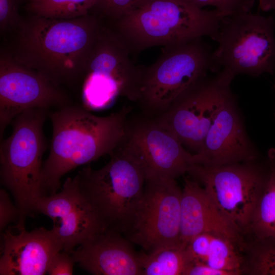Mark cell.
I'll return each mask as SVG.
<instances>
[{"label":"cell","mask_w":275,"mask_h":275,"mask_svg":"<svg viewBox=\"0 0 275 275\" xmlns=\"http://www.w3.org/2000/svg\"><path fill=\"white\" fill-rule=\"evenodd\" d=\"M115 31L102 26L88 59L84 76L83 97L93 108L108 106L118 97L136 101L139 66Z\"/></svg>","instance_id":"9c48e42d"},{"label":"cell","mask_w":275,"mask_h":275,"mask_svg":"<svg viewBox=\"0 0 275 275\" xmlns=\"http://www.w3.org/2000/svg\"><path fill=\"white\" fill-rule=\"evenodd\" d=\"M226 16L216 9L204 10L191 0H149L114 22L113 29L131 54L157 45H180L216 34Z\"/></svg>","instance_id":"3957f363"},{"label":"cell","mask_w":275,"mask_h":275,"mask_svg":"<svg viewBox=\"0 0 275 275\" xmlns=\"http://www.w3.org/2000/svg\"><path fill=\"white\" fill-rule=\"evenodd\" d=\"M142 275H184L190 259L186 245H168L138 253Z\"/></svg>","instance_id":"44dd1931"},{"label":"cell","mask_w":275,"mask_h":275,"mask_svg":"<svg viewBox=\"0 0 275 275\" xmlns=\"http://www.w3.org/2000/svg\"><path fill=\"white\" fill-rule=\"evenodd\" d=\"M23 0H0V29L1 32L18 28L22 19L19 10Z\"/></svg>","instance_id":"484cf974"},{"label":"cell","mask_w":275,"mask_h":275,"mask_svg":"<svg viewBox=\"0 0 275 275\" xmlns=\"http://www.w3.org/2000/svg\"><path fill=\"white\" fill-rule=\"evenodd\" d=\"M102 25L96 16L58 19L31 14L17 28L10 53L18 62L60 86L84 78Z\"/></svg>","instance_id":"6da1fadb"},{"label":"cell","mask_w":275,"mask_h":275,"mask_svg":"<svg viewBox=\"0 0 275 275\" xmlns=\"http://www.w3.org/2000/svg\"><path fill=\"white\" fill-rule=\"evenodd\" d=\"M130 108L124 106L106 116L71 104L49 112L52 135L49 153L43 163L45 196L61 187L66 173L109 154L124 140Z\"/></svg>","instance_id":"7a4b0ae2"},{"label":"cell","mask_w":275,"mask_h":275,"mask_svg":"<svg viewBox=\"0 0 275 275\" xmlns=\"http://www.w3.org/2000/svg\"><path fill=\"white\" fill-rule=\"evenodd\" d=\"M181 195L175 179L146 180L132 225L126 233L129 240L146 252L182 244Z\"/></svg>","instance_id":"8fae6325"},{"label":"cell","mask_w":275,"mask_h":275,"mask_svg":"<svg viewBox=\"0 0 275 275\" xmlns=\"http://www.w3.org/2000/svg\"><path fill=\"white\" fill-rule=\"evenodd\" d=\"M49 109L27 110L11 122L12 132L1 140L2 184L13 195L22 215H32L38 199L45 196L42 157L47 144L43 125Z\"/></svg>","instance_id":"5b68a950"},{"label":"cell","mask_w":275,"mask_h":275,"mask_svg":"<svg viewBox=\"0 0 275 275\" xmlns=\"http://www.w3.org/2000/svg\"><path fill=\"white\" fill-rule=\"evenodd\" d=\"M98 170L90 166L76 175L81 192L96 211L105 230H129L142 198L146 176L139 159L123 141Z\"/></svg>","instance_id":"277c9868"},{"label":"cell","mask_w":275,"mask_h":275,"mask_svg":"<svg viewBox=\"0 0 275 275\" xmlns=\"http://www.w3.org/2000/svg\"><path fill=\"white\" fill-rule=\"evenodd\" d=\"M204 233L226 237L242 250L246 248L241 234L221 214L202 186L194 179H186L181 199V242L186 245L192 238Z\"/></svg>","instance_id":"ac0fdd59"},{"label":"cell","mask_w":275,"mask_h":275,"mask_svg":"<svg viewBox=\"0 0 275 275\" xmlns=\"http://www.w3.org/2000/svg\"><path fill=\"white\" fill-rule=\"evenodd\" d=\"M274 89H275V84L274 85Z\"/></svg>","instance_id":"4dcf8cb0"},{"label":"cell","mask_w":275,"mask_h":275,"mask_svg":"<svg viewBox=\"0 0 275 275\" xmlns=\"http://www.w3.org/2000/svg\"><path fill=\"white\" fill-rule=\"evenodd\" d=\"M269 169L261 196L254 210L249 232L258 240L275 239V149L268 152Z\"/></svg>","instance_id":"ffe728a7"},{"label":"cell","mask_w":275,"mask_h":275,"mask_svg":"<svg viewBox=\"0 0 275 275\" xmlns=\"http://www.w3.org/2000/svg\"><path fill=\"white\" fill-rule=\"evenodd\" d=\"M75 263L95 275H142L138 254L121 234L97 233L69 252Z\"/></svg>","instance_id":"e0dca14e"},{"label":"cell","mask_w":275,"mask_h":275,"mask_svg":"<svg viewBox=\"0 0 275 275\" xmlns=\"http://www.w3.org/2000/svg\"><path fill=\"white\" fill-rule=\"evenodd\" d=\"M35 209L52 220V229L63 251L70 252L92 236L105 231L81 192L76 175L67 178L60 192L40 198Z\"/></svg>","instance_id":"5bb4252c"},{"label":"cell","mask_w":275,"mask_h":275,"mask_svg":"<svg viewBox=\"0 0 275 275\" xmlns=\"http://www.w3.org/2000/svg\"><path fill=\"white\" fill-rule=\"evenodd\" d=\"M149 0H98L94 9L113 22L139 9Z\"/></svg>","instance_id":"cb8c5ba5"},{"label":"cell","mask_w":275,"mask_h":275,"mask_svg":"<svg viewBox=\"0 0 275 275\" xmlns=\"http://www.w3.org/2000/svg\"><path fill=\"white\" fill-rule=\"evenodd\" d=\"M275 20L250 12L225 17L212 39L213 72L258 76L275 71Z\"/></svg>","instance_id":"52a82bcc"},{"label":"cell","mask_w":275,"mask_h":275,"mask_svg":"<svg viewBox=\"0 0 275 275\" xmlns=\"http://www.w3.org/2000/svg\"><path fill=\"white\" fill-rule=\"evenodd\" d=\"M245 260L242 273L252 275H275V239L258 240Z\"/></svg>","instance_id":"603a6c76"},{"label":"cell","mask_w":275,"mask_h":275,"mask_svg":"<svg viewBox=\"0 0 275 275\" xmlns=\"http://www.w3.org/2000/svg\"><path fill=\"white\" fill-rule=\"evenodd\" d=\"M184 275H235L233 272L211 267L200 262L190 260Z\"/></svg>","instance_id":"f1b7e54d"},{"label":"cell","mask_w":275,"mask_h":275,"mask_svg":"<svg viewBox=\"0 0 275 275\" xmlns=\"http://www.w3.org/2000/svg\"><path fill=\"white\" fill-rule=\"evenodd\" d=\"M26 216L2 233L0 258L1 275H43L55 255L62 251L53 230L40 227L28 231Z\"/></svg>","instance_id":"9a60e30c"},{"label":"cell","mask_w":275,"mask_h":275,"mask_svg":"<svg viewBox=\"0 0 275 275\" xmlns=\"http://www.w3.org/2000/svg\"><path fill=\"white\" fill-rule=\"evenodd\" d=\"M98 0H28L25 9L47 18L69 19L89 14Z\"/></svg>","instance_id":"7402d4cb"},{"label":"cell","mask_w":275,"mask_h":275,"mask_svg":"<svg viewBox=\"0 0 275 275\" xmlns=\"http://www.w3.org/2000/svg\"><path fill=\"white\" fill-rule=\"evenodd\" d=\"M75 263L74 259L69 252L61 251L52 259L47 273L50 275L73 274Z\"/></svg>","instance_id":"83f0119b"},{"label":"cell","mask_w":275,"mask_h":275,"mask_svg":"<svg viewBox=\"0 0 275 275\" xmlns=\"http://www.w3.org/2000/svg\"><path fill=\"white\" fill-rule=\"evenodd\" d=\"M123 142L140 162L146 180L176 179L195 164L194 154L155 118L129 119Z\"/></svg>","instance_id":"7c38bea8"},{"label":"cell","mask_w":275,"mask_h":275,"mask_svg":"<svg viewBox=\"0 0 275 275\" xmlns=\"http://www.w3.org/2000/svg\"><path fill=\"white\" fill-rule=\"evenodd\" d=\"M190 260L215 269L242 273L245 259L240 247L231 239L215 234L204 233L192 238L186 244Z\"/></svg>","instance_id":"d6986e66"},{"label":"cell","mask_w":275,"mask_h":275,"mask_svg":"<svg viewBox=\"0 0 275 275\" xmlns=\"http://www.w3.org/2000/svg\"><path fill=\"white\" fill-rule=\"evenodd\" d=\"M197 7L202 8L212 6L228 16L251 12L255 0H191Z\"/></svg>","instance_id":"d4e9b609"},{"label":"cell","mask_w":275,"mask_h":275,"mask_svg":"<svg viewBox=\"0 0 275 275\" xmlns=\"http://www.w3.org/2000/svg\"><path fill=\"white\" fill-rule=\"evenodd\" d=\"M259 8L263 11L275 10V0H259Z\"/></svg>","instance_id":"f546056e"},{"label":"cell","mask_w":275,"mask_h":275,"mask_svg":"<svg viewBox=\"0 0 275 275\" xmlns=\"http://www.w3.org/2000/svg\"><path fill=\"white\" fill-rule=\"evenodd\" d=\"M71 104L67 95L37 72L16 61L10 53L0 57V137L18 116L33 108L56 109Z\"/></svg>","instance_id":"4fadbf2b"},{"label":"cell","mask_w":275,"mask_h":275,"mask_svg":"<svg viewBox=\"0 0 275 275\" xmlns=\"http://www.w3.org/2000/svg\"><path fill=\"white\" fill-rule=\"evenodd\" d=\"M213 51L202 38L164 47L151 65L139 66L137 102L143 115L156 117L207 77L213 70Z\"/></svg>","instance_id":"8992f818"},{"label":"cell","mask_w":275,"mask_h":275,"mask_svg":"<svg viewBox=\"0 0 275 275\" xmlns=\"http://www.w3.org/2000/svg\"><path fill=\"white\" fill-rule=\"evenodd\" d=\"M235 75L222 69L206 77L155 118L172 131L183 146L197 153L219 111L233 95L230 85Z\"/></svg>","instance_id":"30bf717a"},{"label":"cell","mask_w":275,"mask_h":275,"mask_svg":"<svg viewBox=\"0 0 275 275\" xmlns=\"http://www.w3.org/2000/svg\"><path fill=\"white\" fill-rule=\"evenodd\" d=\"M255 160L216 167L195 164L187 173L204 188L214 205L240 234L249 232L253 213L268 176Z\"/></svg>","instance_id":"ba28073f"},{"label":"cell","mask_w":275,"mask_h":275,"mask_svg":"<svg viewBox=\"0 0 275 275\" xmlns=\"http://www.w3.org/2000/svg\"><path fill=\"white\" fill-rule=\"evenodd\" d=\"M257 156L232 95L219 111L199 151L194 154V163L216 167L255 160Z\"/></svg>","instance_id":"2e32d148"},{"label":"cell","mask_w":275,"mask_h":275,"mask_svg":"<svg viewBox=\"0 0 275 275\" xmlns=\"http://www.w3.org/2000/svg\"><path fill=\"white\" fill-rule=\"evenodd\" d=\"M22 215L20 210L11 201L4 189L0 190V230L3 232L11 223L17 222Z\"/></svg>","instance_id":"4316f807"}]
</instances>
